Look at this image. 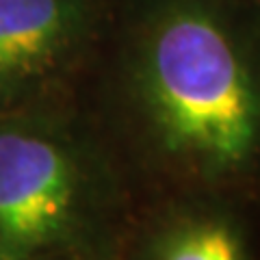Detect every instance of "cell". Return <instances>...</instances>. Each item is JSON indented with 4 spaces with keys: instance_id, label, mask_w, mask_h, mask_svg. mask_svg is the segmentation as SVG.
<instances>
[{
    "instance_id": "1",
    "label": "cell",
    "mask_w": 260,
    "mask_h": 260,
    "mask_svg": "<svg viewBox=\"0 0 260 260\" xmlns=\"http://www.w3.org/2000/svg\"><path fill=\"white\" fill-rule=\"evenodd\" d=\"M135 80L152 150L174 180L210 193L260 182V72L217 13L200 5L162 13Z\"/></svg>"
},
{
    "instance_id": "2",
    "label": "cell",
    "mask_w": 260,
    "mask_h": 260,
    "mask_svg": "<svg viewBox=\"0 0 260 260\" xmlns=\"http://www.w3.org/2000/svg\"><path fill=\"white\" fill-rule=\"evenodd\" d=\"M93 180L68 137L39 121L0 124V260H46L83 237Z\"/></svg>"
},
{
    "instance_id": "3",
    "label": "cell",
    "mask_w": 260,
    "mask_h": 260,
    "mask_svg": "<svg viewBox=\"0 0 260 260\" xmlns=\"http://www.w3.org/2000/svg\"><path fill=\"white\" fill-rule=\"evenodd\" d=\"M85 26L76 0H0V91L48 76Z\"/></svg>"
},
{
    "instance_id": "4",
    "label": "cell",
    "mask_w": 260,
    "mask_h": 260,
    "mask_svg": "<svg viewBox=\"0 0 260 260\" xmlns=\"http://www.w3.org/2000/svg\"><path fill=\"white\" fill-rule=\"evenodd\" d=\"M150 260H249L243 228L230 215L198 210L158 232Z\"/></svg>"
},
{
    "instance_id": "5",
    "label": "cell",
    "mask_w": 260,
    "mask_h": 260,
    "mask_svg": "<svg viewBox=\"0 0 260 260\" xmlns=\"http://www.w3.org/2000/svg\"><path fill=\"white\" fill-rule=\"evenodd\" d=\"M46 260H54V258H46Z\"/></svg>"
}]
</instances>
